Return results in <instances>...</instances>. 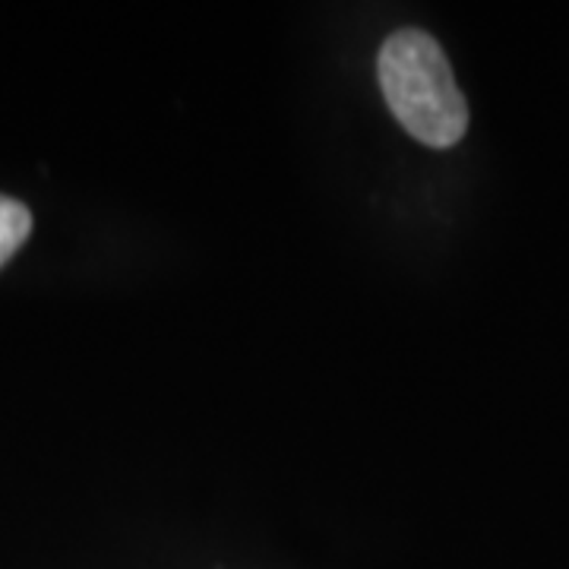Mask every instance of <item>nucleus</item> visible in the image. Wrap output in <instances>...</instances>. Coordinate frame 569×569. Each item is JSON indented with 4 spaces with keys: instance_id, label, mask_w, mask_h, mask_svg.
<instances>
[{
    "instance_id": "1",
    "label": "nucleus",
    "mask_w": 569,
    "mask_h": 569,
    "mask_svg": "<svg viewBox=\"0 0 569 569\" xmlns=\"http://www.w3.org/2000/svg\"><path fill=\"white\" fill-rule=\"evenodd\" d=\"M377 77L389 111L415 140L430 149H449L466 137V96L456 86L447 51L430 32H392L380 48Z\"/></svg>"
},
{
    "instance_id": "2",
    "label": "nucleus",
    "mask_w": 569,
    "mask_h": 569,
    "mask_svg": "<svg viewBox=\"0 0 569 569\" xmlns=\"http://www.w3.org/2000/svg\"><path fill=\"white\" fill-rule=\"evenodd\" d=\"M29 231H32L29 206L0 193V266L20 250L22 241L29 238Z\"/></svg>"
}]
</instances>
